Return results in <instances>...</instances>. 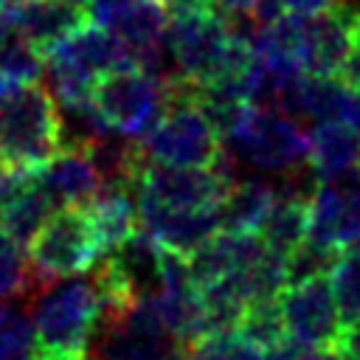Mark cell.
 I'll list each match as a JSON object with an SVG mask.
<instances>
[{"label":"cell","mask_w":360,"mask_h":360,"mask_svg":"<svg viewBox=\"0 0 360 360\" xmlns=\"http://www.w3.org/2000/svg\"><path fill=\"white\" fill-rule=\"evenodd\" d=\"M315 360H360V357H354V354H349L346 349H340V346H326V349H321L318 354H315Z\"/></svg>","instance_id":"cell-37"},{"label":"cell","mask_w":360,"mask_h":360,"mask_svg":"<svg viewBox=\"0 0 360 360\" xmlns=\"http://www.w3.org/2000/svg\"><path fill=\"white\" fill-rule=\"evenodd\" d=\"M183 349H186L188 360H259V354H262V349H256L242 335H236V329L205 335Z\"/></svg>","instance_id":"cell-29"},{"label":"cell","mask_w":360,"mask_h":360,"mask_svg":"<svg viewBox=\"0 0 360 360\" xmlns=\"http://www.w3.org/2000/svg\"><path fill=\"white\" fill-rule=\"evenodd\" d=\"M17 360H28V357H17Z\"/></svg>","instance_id":"cell-44"},{"label":"cell","mask_w":360,"mask_h":360,"mask_svg":"<svg viewBox=\"0 0 360 360\" xmlns=\"http://www.w3.org/2000/svg\"><path fill=\"white\" fill-rule=\"evenodd\" d=\"M73 3H82V6H84V0H73Z\"/></svg>","instance_id":"cell-43"},{"label":"cell","mask_w":360,"mask_h":360,"mask_svg":"<svg viewBox=\"0 0 360 360\" xmlns=\"http://www.w3.org/2000/svg\"><path fill=\"white\" fill-rule=\"evenodd\" d=\"M93 284L101 304H132L155 298L163 290V248L146 231L135 228L127 239L98 256Z\"/></svg>","instance_id":"cell-8"},{"label":"cell","mask_w":360,"mask_h":360,"mask_svg":"<svg viewBox=\"0 0 360 360\" xmlns=\"http://www.w3.org/2000/svg\"><path fill=\"white\" fill-rule=\"evenodd\" d=\"M307 228H309V197L290 194L276 186V200L259 228L262 245L287 259L307 239Z\"/></svg>","instance_id":"cell-21"},{"label":"cell","mask_w":360,"mask_h":360,"mask_svg":"<svg viewBox=\"0 0 360 360\" xmlns=\"http://www.w3.org/2000/svg\"><path fill=\"white\" fill-rule=\"evenodd\" d=\"M236 335H242L256 349H267V346L278 343L281 338H287L284 318H281V309H278V298L248 301L239 321H236Z\"/></svg>","instance_id":"cell-25"},{"label":"cell","mask_w":360,"mask_h":360,"mask_svg":"<svg viewBox=\"0 0 360 360\" xmlns=\"http://www.w3.org/2000/svg\"><path fill=\"white\" fill-rule=\"evenodd\" d=\"M160 3H166V0H160Z\"/></svg>","instance_id":"cell-46"},{"label":"cell","mask_w":360,"mask_h":360,"mask_svg":"<svg viewBox=\"0 0 360 360\" xmlns=\"http://www.w3.org/2000/svg\"><path fill=\"white\" fill-rule=\"evenodd\" d=\"M3 3H6V6H11V3H17V0H3Z\"/></svg>","instance_id":"cell-41"},{"label":"cell","mask_w":360,"mask_h":360,"mask_svg":"<svg viewBox=\"0 0 360 360\" xmlns=\"http://www.w3.org/2000/svg\"><path fill=\"white\" fill-rule=\"evenodd\" d=\"M233 180V160L222 149L214 166H169L146 160L135 174V197L166 208H217Z\"/></svg>","instance_id":"cell-9"},{"label":"cell","mask_w":360,"mask_h":360,"mask_svg":"<svg viewBox=\"0 0 360 360\" xmlns=\"http://www.w3.org/2000/svg\"><path fill=\"white\" fill-rule=\"evenodd\" d=\"M340 250L335 248H326V245H318L312 239H304L287 259V284H295V281H307V278H318V276H329L332 264L338 262Z\"/></svg>","instance_id":"cell-30"},{"label":"cell","mask_w":360,"mask_h":360,"mask_svg":"<svg viewBox=\"0 0 360 360\" xmlns=\"http://www.w3.org/2000/svg\"><path fill=\"white\" fill-rule=\"evenodd\" d=\"M222 149L231 160H245L259 172L287 174L307 166L309 132L298 118L281 110L248 104L236 124L225 132Z\"/></svg>","instance_id":"cell-3"},{"label":"cell","mask_w":360,"mask_h":360,"mask_svg":"<svg viewBox=\"0 0 360 360\" xmlns=\"http://www.w3.org/2000/svg\"><path fill=\"white\" fill-rule=\"evenodd\" d=\"M3 8L8 25L22 39H28L42 56L87 20L84 6L73 0H17Z\"/></svg>","instance_id":"cell-15"},{"label":"cell","mask_w":360,"mask_h":360,"mask_svg":"<svg viewBox=\"0 0 360 360\" xmlns=\"http://www.w3.org/2000/svg\"><path fill=\"white\" fill-rule=\"evenodd\" d=\"M62 143V112L48 87L20 84L0 101V163L39 169Z\"/></svg>","instance_id":"cell-2"},{"label":"cell","mask_w":360,"mask_h":360,"mask_svg":"<svg viewBox=\"0 0 360 360\" xmlns=\"http://www.w3.org/2000/svg\"><path fill=\"white\" fill-rule=\"evenodd\" d=\"M135 202H138L141 231L158 239L160 248L174 250L180 256H188L194 248H200L211 233L222 228L219 205L217 208H166L143 197H135Z\"/></svg>","instance_id":"cell-13"},{"label":"cell","mask_w":360,"mask_h":360,"mask_svg":"<svg viewBox=\"0 0 360 360\" xmlns=\"http://www.w3.org/2000/svg\"><path fill=\"white\" fill-rule=\"evenodd\" d=\"M45 56H48L51 96L56 98L59 107L93 96V84L104 73L121 65H132L127 59L121 39L107 25H98L93 20H84L79 28H73Z\"/></svg>","instance_id":"cell-5"},{"label":"cell","mask_w":360,"mask_h":360,"mask_svg":"<svg viewBox=\"0 0 360 360\" xmlns=\"http://www.w3.org/2000/svg\"><path fill=\"white\" fill-rule=\"evenodd\" d=\"M346 124L360 135V87H352V98H349V110H346Z\"/></svg>","instance_id":"cell-35"},{"label":"cell","mask_w":360,"mask_h":360,"mask_svg":"<svg viewBox=\"0 0 360 360\" xmlns=\"http://www.w3.org/2000/svg\"><path fill=\"white\" fill-rule=\"evenodd\" d=\"M39 290L22 245L0 225V298H22Z\"/></svg>","instance_id":"cell-27"},{"label":"cell","mask_w":360,"mask_h":360,"mask_svg":"<svg viewBox=\"0 0 360 360\" xmlns=\"http://www.w3.org/2000/svg\"><path fill=\"white\" fill-rule=\"evenodd\" d=\"M262 248L264 245H262L259 233H239V231L219 228L217 233H211L200 248H194L186 256L188 278L194 287L225 278V276L242 270Z\"/></svg>","instance_id":"cell-17"},{"label":"cell","mask_w":360,"mask_h":360,"mask_svg":"<svg viewBox=\"0 0 360 360\" xmlns=\"http://www.w3.org/2000/svg\"><path fill=\"white\" fill-rule=\"evenodd\" d=\"M332 298L340 315V326L360 321V245L343 248L338 262L329 270Z\"/></svg>","instance_id":"cell-24"},{"label":"cell","mask_w":360,"mask_h":360,"mask_svg":"<svg viewBox=\"0 0 360 360\" xmlns=\"http://www.w3.org/2000/svg\"><path fill=\"white\" fill-rule=\"evenodd\" d=\"M278 309H281L287 335L315 352L332 346L343 329L335 298H332L329 276L287 284L278 292Z\"/></svg>","instance_id":"cell-10"},{"label":"cell","mask_w":360,"mask_h":360,"mask_svg":"<svg viewBox=\"0 0 360 360\" xmlns=\"http://www.w3.org/2000/svg\"><path fill=\"white\" fill-rule=\"evenodd\" d=\"M354 45V11L332 6L318 14H304L301 25V68L312 76H340Z\"/></svg>","instance_id":"cell-12"},{"label":"cell","mask_w":360,"mask_h":360,"mask_svg":"<svg viewBox=\"0 0 360 360\" xmlns=\"http://www.w3.org/2000/svg\"><path fill=\"white\" fill-rule=\"evenodd\" d=\"M101 256L90 214L79 205L56 208L28 242V262L37 284L87 273Z\"/></svg>","instance_id":"cell-7"},{"label":"cell","mask_w":360,"mask_h":360,"mask_svg":"<svg viewBox=\"0 0 360 360\" xmlns=\"http://www.w3.org/2000/svg\"><path fill=\"white\" fill-rule=\"evenodd\" d=\"M307 239L335 250L360 245V177L318 180L309 197Z\"/></svg>","instance_id":"cell-11"},{"label":"cell","mask_w":360,"mask_h":360,"mask_svg":"<svg viewBox=\"0 0 360 360\" xmlns=\"http://www.w3.org/2000/svg\"><path fill=\"white\" fill-rule=\"evenodd\" d=\"M37 180L42 191L51 197L53 208L84 205L101 188L98 169L87 146H79V143H62V149L45 166L37 169Z\"/></svg>","instance_id":"cell-16"},{"label":"cell","mask_w":360,"mask_h":360,"mask_svg":"<svg viewBox=\"0 0 360 360\" xmlns=\"http://www.w3.org/2000/svg\"><path fill=\"white\" fill-rule=\"evenodd\" d=\"M169 360H188V354H186V349H183V346H177V349L169 354Z\"/></svg>","instance_id":"cell-39"},{"label":"cell","mask_w":360,"mask_h":360,"mask_svg":"<svg viewBox=\"0 0 360 360\" xmlns=\"http://www.w3.org/2000/svg\"><path fill=\"white\" fill-rule=\"evenodd\" d=\"M45 65H42V53L22 39L11 25L6 28V34L0 37V73L14 84H34L39 82Z\"/></svg>","instance_id":"cell-26"},{"label":"cell","mask_w":360,"mask_h":360,"mask_svg":"<svg viewBox=\"0 0 360 360\" xmlns=\"http://www.w3.org/2000/svg\"><path fill=\"white\" fill-rule=\"evenodd\" d=\"M129 0H84V11H87V20L98 22V25H107Z\"/></svg>","instance_id":"cell-32"},{"label":"cell","mask_w":360,"mask_h":360,"mask_svg":"<svg viewBox=\"0 0 360 360\" xmlns=\"http://www.w3.org/2000/svg\"><path fill=\"white\" fill-rule=\"evenodd\" d=\"M31 309L34 338L39 349L87 354L101 312V298L93 278H84L79 273L48 281L37 290Z\"/></svg>","instance_id":"cell-4"},{"label":"cell","mask_w":360,"mask_h":360,"mask_svg":"<svg viewBox=\"0 0 360 360\" xmlns=\"http://www.w3.org/2000/svg\"><path fill=\"white\" fill-rule=\"evenodd\" d=\"M87 205L101 253L115 248L138 228V202L132 186H101Z\"/></svg>","instance_id":"cell-20"},{"label":"cell","mask_w":360,"mask_h":360,"mask_svg":"<svg viewBox=\"0 0 360 360\" xmlns=\"http://www.w3.org/2000/svg\"><path fill=\"white\" fill-rule=\"evenodd\" d=\"M174 62V73L194 84H202L231 68H248L253 51L245 39L231 34L228 17L211 6H188L169 11L166 42Z\"/></svg>","instance_id":"cell-1"},{"label":"cell","mask_w":360,"mask_h":360,"mask_svg":"<svg viewBox=\"0 0 360 360\" xmlns=\"http://www.w3.org/2000/svg\"><path fill=\"white\" fill-rule=\"evenodd\" d=\"M360 158V135L346 121L312 124L309 132V158L318 180H340L357 169Z\"/></svg>","instance_id":"cell-18"},{"label":"cell","mask_w":360,"mask_h":360,"mask_svg":"<svg viewBox=\"0 0 360 360\" xmlns=\"http://www.w3.org/2000/svg\"><path fill=\"white\" fill-rule=\"evenodd\" d=\"M357 174H360V158H357Z\"/></svg>","instance_id":"cell-42"},{"label":"cell","mask_w":360,"mask_h":360,"mask_svg":"<svg viewBox=\"0 0 360 360\" xmlns=\"http://www.w3.org/2000/svg\"><path fill=\"white\" fill-rule=\"evenodd\" d=\"M166 22H169V11L160 0H129L107 22V28L121 39L127 59L132 65L160 73Z\"/></svg>","instance_id":"cell-14"},{"label":"cell","mask_w":360,"mask_h":360,"mask_svg":"<svg viewBox=\"0 0 360 360\" xmlns=\"http://www.w3.org/2000/svg\"><path fill=\"white\" fill-rule=\"evenodd\" d=\"M6 28H8V17H6V8H0V37L6 34Z\"/></svg>","instance_id":"cell-40"},{"label":"cell","mask_w":360,"mask_h":360,"mask_svg":"<svg viewBox=\"0 0 360 360\" xmlns=\"http://www.w3.org/2000/svg\"><path fill=\"white\" fill-rule=\"evenodd\" d=\"M37 346L34 323L17 304H0V360L28 357Z\"/></svg>","instance_id":"cell-28"},{"label":"cell","mask_w":360,"mask_h":360,"mask_svg":"<svg viewBox=\"0 0 360 360\" xmlns=\"http://www.w3.org/2000/svg\"><path fill=\"white\" fill-rule=\"evenodd\" d=\"M28 360H87V354L84 352H48V349H39Z\"/></svg>","instance_id":"cell-36"},{"label":"cell","mask_w":360,"mask_h":360,"mask_svg":"<svg viewBox=\"0 0 360 360\" xmlns=\"http://www.w3.org/2000/svg\"><path fill=\"white\" fill-rule=\"evenodd\" d=\"M53 202L51 197L42 191L37 174L8 200L0 205V225L25 248L31 242V236L42 228V222L53 214Z\"/></svg>","instance_id":"cell-23"},{"label":"cell","mask_w":360,"mask_h":360,"mask_svg":"<svg viewBox=\"0 0 360 360\" xmlns=\"http://www.w3.org/2000/svg\"><path fill=\"white\" fill-rule=\"evenodd\" d=\"M273 200H276V183L264 177H242V180L233 177L219 202V225L225 231L259 233Z\"/></svg>","instance_id":"cell-19"},{"label":"cell","mask_w":360,"mask_h":360,"mask_svg":"<svg viewBox=\"0 0 360 360\" xmlns=\"http://www.w3.org/2000/svg\"><path fill=\"white\" fill-rule=\"evenodd\" d=\"M352 87L340 76H312L304 73L295 101H292V118L326 124V121H346Z\"/></svg>","instance_id":"cell-22"},{"label":"cell","mask_w":360,"mask_h":360,"mask_svg":"<svg viewBox=\"0 0 360 360\" xmlns=\"http://www.w3.org/2000/svg\"><path fill=\"white\" fill-rule=\"evenodd\" d=\"M3 6H6V3H3V0H0V8H3Z\"/></svg>","instance_id":"cell-45"},{"label":"cell","mask_w":360,"mask_h":360,"mask_svg":"<svg viewBox=\"0 0 360 360\" xmlns=\"http://www.w3.org/2000/svg\"><path fill=\"white\" fill-rule=\"evenodd\" d=\"M208 6L225 17H242V14H250L253 0H208Z\"/></svg>","instance_id":"cell-34"},{"label":"cell","mask_w":360,"mask_h":360,"mask_svg":"<svg viewBox=\"0 0 360 360\" xmlns=\"http://www.w3.org/2000/svg\"><path fill=\"white\" fill-rule=\"evenodd\" d=\"M93 101L110 129L141 141L166 110V73L121 65L93 84Z\"/></svg>","instance_id":"cell-6"},{"label":"cell","mask_w":360,"mask_h":360,"mask_svg":"<svg viewBox=\"0 0 360 360\" xmlns=\"http://www.w3.org/2000/svg\"><path fill=\"white\" fill-rule=\"evenodd\" d=\"M340 79L349 87H360V11L354 14V45H352V53L340 70Z\"/></svg>","instance_id":"cell-31"},{"label":"cell","mask_w":360,"mask_h":360,"mask_svg":"<svg viewBox=\"0 0 360 360\" xmlns=\"http://www.w3.org/2000/svg\"><path fill=\"white\" fill-rule=\"evenodd\" d=\"M332 6H338V0H284V8L295 14H318Z\"/></svg>","instance_id":"cell-33"},{"label":"cell","mask_w":360,"mask_h":360,"mask_svg":"<svg viewBox=\"0 0 360 360\" xmlns=\"http://www.w3.org/2000/svg\"><path fill=\"white\" fill-rule=\"evenodd\" d=\"M11 90H14V84H11V82H8V79L0 73V101H3V98H6Z\"/></svg>","instance_id":"cell-38"}]
</instances>
